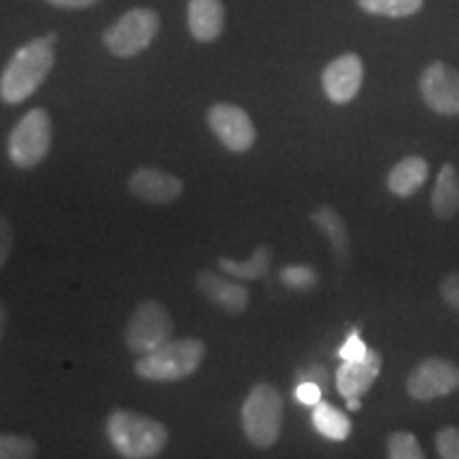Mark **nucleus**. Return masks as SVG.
I'll return each instance as SVG.
<instances>
[{"mask_svg":"<svg viewBox=\"0 0 459 459\" xmlns=\"http://www.w3.org/2000/svg\"><path fill=\"white\" fill-rule=\"evenodd\" d=\"M196 287L206 300L232 317H238L249 308L251 294L243 283H238V279H226L213 271H200L196 274Z\"/></svg>","mask_w":459,"mask_h":459,"instance_id":"nucleus-13","label":"nucleus"},{"mask_svg":"<svg viewBox=\"0 0 459 459\" xmlns=\"http://www.w3.org/2000/svg\"><path fill=\"white\" fill-rule=\"evenodd\" d=\"M206 124L228 152L245 153L254 147L255 126L245 108L230 102H217L206 111Z\"/></svg>","mask_w":459,"mask_h":459,"instance_id":"nucleus-9","label":"nucleus"},{"mask_svg":"<svg viewBox=\"0 0 459 459\" xmlns=\"http://www.w3.org/2000/svg\"><path fill=\"white\" fill-rule=\"evenodd\" d=\"M281 281L290 290L304 291L317 285V273L311 266H307V264H296V266H287L281 271Z\"/></svg>","mask_w":459,"mask_h":459,"instance_id":"nucleus-24","label":"nucleus"},{"mask_svg":"<svg viewBox=\"0 0 459 459\" xmlns=\"http://www.w3.org/2000/svg\"><path fill=\"white\" fill-rule=\"evenodd\" d=\"M296 398H298V402H302V404L315 406L317 402H321V389L311 381L300 383L296 389Z\"/></svg>","mask_w":459,"mask_h":459,"instance_id":"nucleus-29","label":"nucleus"},{"mask_svg":"<svg viewBox=\"0 0 459 459\" xmlns=\"http://www.w3.org/2000/svg\"><path fill=\"white\" fill-rule=\"evenodd\" d=\"M107 436L113 449L126 459L158 457L169 443V429L153 417L117 409L107 417Z\"/></svg>","mask_w":459,"mask_h":459,"instance_id":"nucleus-2","label":"nucleus"},{"mask_svg":"<svg viewBox=\"0 0 459 459\" xmlns=\"http://www.w3.org/2000/svg\"><path fill=\"white\" fill-rule=\"evenodd\" d=\"M160 30V15L153 9L136 7L126 11L102 32L105 48L117 57H134L153 43Z\"/></svg>","mask_w":459,"mask_h":459,"instance_id":"nucleus-7","label":"nucleus"},{"mask_svg":"<svg viewBox=\"0 0 459 459\" xmlns=\"http://www.w3.org/2000/svg\"><path fill=\"white\" fill-rule=\"evenodd\" d=\"M128 187L132 196L147 204H170L183 194V181L177 175L152 166H143L130 175Z\"/></svg>","mask_w":459,"mask_h":459,"instance_id":"nucleus-12","label":"nucleus"},{"mask_svg":"<svg viewBox=\"0 0 459 459\" xmlns=\"http://www.w3.org/2000/svg\"><path fill=\"white\" fill-rule=\"evenodd\" d=\"M175 334V321L169 308L156 300H143L136 304L134 313L126 324L124 341L132 353L145 355L156 351Z\"/></svg>","mask_w":459,"mask_h":459,"instance_id":"nucleus-6","label":"nucleus"},{"mask_svg":"<svg viewBox=\"0 0 459 459\" xmlns=\"http://www.w3.org/2000/svg\"><path fill=\"white\" fill-rule=\"evenodd\" d=\"M364 83V62L358 54H342L334 57L321 73V85L325 96L334 105H347L359 94Z\"/></svg>","mask_w":459,"mask_h":459,"instance_id":"nucleus-11","label":"nucleus"},{"mask_svg":"<svg viewBox=\"0 0 459 459\" xmlns=\"http://www.w3.org/2000/svg\"><path fill=\"white\" fill-rule=\"evenodd\" d=\"M226 26V9L221 0H189L187 28L198 43H213Z\"/></svg>","mask_w":459,"mask_h":459,"instance_id":"nucleus-15","label":"nucleus"},{"mask_svg":"<svg viewBox=\"0 0 459 459\" xmlns=\"http://www.w3.org/2000/svg\"><path fill=\"white\" fill-rule=\"evenodd\" d=\"M311 221L319 228V232L330 240L338 260H344V257L349 255V245H351V240H349L347 223H344L341 213H338L334 206L321 204L311 213Z\"/></svg>","mask_w":459,"mask_h":459,"instance_id":"nucleus-18","label":"nucleus"},{"mask_svg":"<svg viewBox=\"0 0 459 459\" xmlns=\"http://www.w3.org/2000/svg\"><path fill=\"white\" fill-rule=\"evenodd\" d=\"M51 117L45 108H30L7 141V156L15 169L30 170L48 158L51 149Z\"/></svg>","mask_w":459,"mask_h":459,"instance_id":"nucleus-5","label":"nucleus"},{"mask_svg":"<svg viewBox=\"0 0 459 459\" xmlns=\"http://www.w3.org/2000/svg\"><path fill=\"white\" fill-rule=\"evenodd\" d=\"M13 240H15V232L13 226L7 217L0 215V268L7 264L11 257V251H13Z\"/></svg>","mask_w":459,"mask_h":459,"instance_id":"nucleus-26","label":"nucleus"},{"mask_svg":"<svg viewBox=\"0 0 459 459\" xmlns=\"http://www.w3.org/2000/svg\"><path fill=\"white\" fill-rule=\"evenodd\" d=\"M45 37H48L51 43H57V34H56V32H49V34H45Z\"/></svg>","mask_w":459,"mask_h":459,"instance_id":"nucleus-33","label":"nucleus"},{"mask_svg":"<svg viewBox=\"0 0 459 459\" xmlns=\"http://www.w3.org/2000/svg\"><path fill=\"white\" fill-rule=\"evenodd\" d=\"M39 455V446L34 440L20 434L0 432V459H32Z\"/></svg>","mask_w":459,"mask_h":459,"instance_id":"nucleus-22","label":"nucleus"},{"mask_svg":"<svg viewBox=\"0 0 459 459\" xmlns=\"http://www.w3.org/2000/svg\"><path fill=\"white\" fill-rule=\"evenodd\" d=\"M206 355V344L198 338L169 341L156 351L141 355L134 375L152 383H177L192 377Z\"/></svg>","mask_w":459,"mask_h":459,"instance_id":"nucleus-3","label":"nucleus"},{"mask_svg":"<svg viewBox=\"0 0 459 459\" xmlns=\"http://www.w3.org/2000/svg\"><path fill=\"white\" fill-rule=\"evenodd\" d=\"M432 213L438 220H451L459 211V175L453 164H443L438 177H436V186L432 189Z\"/></svg>","mask_w":459,"mask_h":459,"instance_id":"nucleus-17","label":"nucleus"},{"mask_svg":"<svg viewBox=\"0 0 459 459\" xmlns=\"http://www.w3.org/2000/svg\"><path fill=\"white\" fill-rule=\"evenodd\" d=\"M271 262H273L271 245H260L255 249V254L247 262H234V260H228V257H220V260H217V266H220V271L230 274L232 279L255 281V279L266 277V273L271 271Z\"/></svg>","mask_w":459,"mask_h":459,"instance_id":"nucleus-19","label":"nucleus"},{"mask_svg":"<svg viewBox=\"0 0 459 459\" xmlns=\"http://www.w3.org/2000/svg\"><path fill=\"white\" fill-rule=\"evenodd\" d=\"M347 406H349V411H359V398H349L347 400Z\"/></svg>","mask_w":459,"mask_h":459,"instance_id":"nucleus-32","label":"nucleus"},{"mask_svg":"<svg viewBox=\"0 0 459 459\" xmlns=\"http://www.w3.org/2000/svg\"><path fill=\"white\" fill-rule=\"evenodd\" d=\"M358 7L368 15L411 17L423 9V0H358Z\"/></svg>","mask_w":459,"mask_h":459,"instance_id":"nucleus-21","label":"nucleus"},{"mask_svg":"<svg viewBox=\"0 0 459 459\" xmlns=\"http://www.w3.org/2000/svg\"><path fill=\"white\" fill-rule=\"evenodd\" d=\"M4 325H7V308H4V304L0 302V341H3Z\"/></svg>","mask_w":459,"mask_h":459,"instance_id":"nucleus-31","label":"nucleus"},{"mask_svg":"<svg viewBox=\"0 0 459 459\" xmlns=\"http://www.w3.org/2000/svg\"><path fill=\"white\" fill-rule=\"evenodd\" d=\"M381 366L383 358L377 351H368L364 359L342 361V366L336 372L338 392L344 400L361 398L377 381Z\"/></svg>","mask_w":459,"mask_h":459,"instance_id":"nucleus-14","label":"nucleus"},{"mask_svg":"<svg viewBox=\"0 0 459 459\" xmlns=\"http://www.w3.org/2000/svg\"><path fill=\"white\" fill-rule=\"evenodd\" d=\"M387 455L392 459H423L421 445L411 432H394L387 438Z\"/></svg>","mask_w":459,"mask_h":459,"instance_id":"nucleus-23","label":"nucleus"},{"mask_svg":"<svg viewBox=\"0 0 459 459\" xmlns=\"http://www.w3.org/2000/svg\"><path fill=\"white\" fill-rule=\"evenodd\" d=\"M313 426L330 440H347L351 434V421L328 402H317L313 411Z\"/></svg>","mask_w":459,"mask_h":459,"instance_id":"nucleus-20","label":"nucleus"},{"mask_svg":"<svg viewBox=\"0 0 459 459\" xmlns=\"http://www.w3.org/2000/svg\"><path fill=\"white\" fill-rule=\"evenodd\" d=\"M428 162L421 156H409L400 160L398 164L389 170L387 187L394 196L411 198L428 181Z\"/></svg>","mask_w":459,"mask_h":459,"instance_id":"nucleus-16","label":"nucleus"},{"mask_svg":"<svg viewBox=\"0 0 459 459\" xmlns=\"http://www.w3.org/2000/svg\"><path fill=\"white\" fill-rule=\"evenodd\" d=\"M440 296L451 308L459 311V273H451L440 281Z\"/></svg>","mask_w":459,"mask_h":459,"instance_id":"nucleus-28","label":"nucleus"},{"mask_svg":"<svg viewBox=\"0 0 459 459\" xmlns=\"http://www.w3.org/2000/svg\"><path fill=\"white\" fill-rule=\"evenodd\" d=\"M48 3L60 9H88L91 4L99 3V0H48Z\"/></svg>","mask_w":459,"mask_h":459,"instance_id":"nucleus-30","label":"nucleus"},{"mask_svg":"<svg viewBox=\"0 0 459 459\" xmlns=\"http://www.w3.org/2000/svg\"><path fill=\"white\" fill-rule=\"evenodd\" d=\"M423 102L438 115H459V71L436 60L419 77Z\"/></svg>","mask_w":459,"mask_h":459,"instance_id":"nucleus-10","label":"nucleus"},{"mask_svg":"<svg viewBox=\"0 0 459 459\" xmlns=\"http://www.w3.org/2000/svg\"><path fill=\"white\" fill-rule=\"evenodd\" d=\"M434 446L438 457L459 459V428L446 426L434 436Z\"/></svg>","mask_w":459,"mask_h":459,"instance_id":"nucleus-25","label":"nucleus"},{"mask_svg":"<svg viewBox=\"0 0 459 459\" xmlns=\"http://www.w3.org/2000/svg\"><path fill=\"white\" fill-rule=\"evenodd\" d=\"M459 389V366L445 358H426L406 378V392L412 400L429 402L445 398Z\"/></svg>","mask_w":459,"mask_h":459,"instance_id":"nucleus-8","label":"nucleus"},{"mask_svg":"<svg viewBox=\"0 0 459 459\" xmlns=\"http://www.w3.org/2000/svg\"><path fill=\"white\" fill-rule=\"evenodd\" d=\"M56 65V43L48 37L32 39L15 51L0 74V100L22 105L45 83Z\"/></svg>","mask_w":459,"mask_h":459,"instance_id":"nucleus-1","label":"nucleus"},{"mask_svg":"<svg viewBox=\"0 0 459 459\" xmlns=\"http://www.w3.org/2000/svg\"><path fill=\"white\" fill-rule=\"evenodd\" d=\"M243 432L257 449H271L283 426V395L271 383H257L243 402Z\"/></svg>","mask_w":459,"mask_h":459,"instance_id":"nucleus-4","label":"nucleus"},{"mask_svg":"<svg viewBox=\"0 0 459 459\" xmlns=\"http://www.w3.org/2000/svg\"><path fill=\"white\" fill-rule=\"evenodd\" d=\"M370 349L366 347L364 341L358 334L349 336L344 344L341 347V358L342 361H358V359H364L366 355H368Z\"/></svg>","mask_w":459,"mask_h":459,"instance_id":"nucleus-27","label":"nucleus"}]
</instances>
